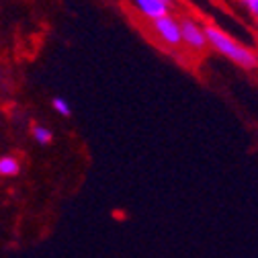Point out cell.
I'll return each mask as SVG.
<instances>
[{
    "label": "cell",
    "mask_w": 258,
    "mask_h": 258,
    "mask_svg": "<svg viewBox=\"0 0 258 258\" xmlns=\"http://www.w3.org/2000/svg\"><path fill=\"white\" fill-rule=\"evenodd\" d=\"M203 31H205V39H207L209 47H213L221 55H225L234 63H238L240 68H246V70H254L256 68V51L254 49L242 45L232 35H228L225 31H221L219 27H215L211 23L203 25Z\"/></svg>",
    "instance_id": "obj_1"
},
{
    "label": "cell",
    "mask_w": 258,
    "mask_h": 258,
    "mask_svg": "<svg viewBox=\"0 0 258 258\" xmlns=\"http://www.w3.org/2000/svg\"><path fill=\"white\" fill-rule=\"evenodd\" d=\"M178 27H180V45L182 47H186L192 53H203L209 47L207 39H205L203 25L197 19L184 15L178 19Z\"/></svg>",
    "instance_id": "obj_2"
},
{
    "label": "cell",
    "mask_w": 258,
    "mask_h": 258,
    "mask_svg": "<svg viewBox=\"0 0 258 258\" xmlns=\"http://www.w3.org/2000/svg\"><path fill=\"white\" fill-rule=\"evenodd\" d=\"M150 29L162 47H166V49H178L180 47V27H178V19H174L172 15L152 21Z\"/></svg>",
    "instance_id": "obj_3"
},
{
    "label": "cell",
    "mask_w": 258,
    "mask_h": 258,
    "mask_svg": "<svg viewBox=\"0 0 258 258\" xmlns=\"http://www.w3.org/2000/svg\"><path fill=\"white\" fill-rule=\"evenodd\" d=\"M129 7L140 19L152 23L160 17L170 15L172 0H129Z\"/></svg>",
    "instance_id": "obj_4"
},
{
    "label": "cell",
    "mask_w": 258,
    "mask_h": 258,
    "mask_svg": "<svg viewBox=\"0 0 258 258\" xmlns=\"http://www.w3.org/2000/svg\"><path fill=\"white\" fill-rule=\"evenodd\" d=\"M19 170H21V164L17 158H13V156L0 158V174L3 176H15V174H19Z\"/></svg>",
    "instance_id": "obj_5"
},
{
    "label": "cell",
    "mask_w": 258,
    "mask_h": 258,
    "mask_svg": "<svg viewBox=\"0 0 258 258\" xmlns=\"http://www.w3.org/2000/svg\"><path fill=\"white\" fill-rule=\"evenodd\" d=\"M33 136H35V140H37L39 144H49L51 138H53L47 127H35V129H33Z\"/></svg>",
    "instance_id": "obj_6"
},
{
    "label": "cell",
    "mask_w": 258,
    "mask_h": 258,
    "mask_svg": "<svg viewBox=\"0 0 258 258\" xmlns=\"http://www.w3.org/2000/svg\"><path fill=\"white\" fill-rule=\"evenodd\" d=\"M51 105H53V109H55L59 115H70V105L63 101V99H53Z\"/></svg>",
    "instance_id": "obj_7"
},
{
    "label": "cell",
    "mask_w": 258,
    "mask_h": 258,
    "mask_svg": "<svg viewBox=\"0 0 258 258\" xmlns=\"http://www.w3.org/2000/svg\"><path fill=\"white\" fill-rule=\"evenodd\" d=\"M240 5H242L254 19L258 17V0H240Z\"/></svg>",
    "instance_id": "obj_8"
}]
</instances>
